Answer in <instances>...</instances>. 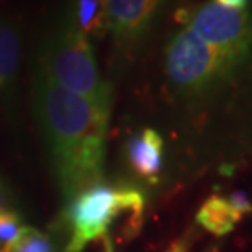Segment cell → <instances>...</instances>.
Instances as JSON below:
<instances>
[{
  "label": "cell",
  "instance_id": "1",
  "mask_svg": "<svg viewBox=\"0 0 252 252\" xmlns=\"http://www.w3.org/2000/svg\"><path fill=\"white\" fill-rule=\"evenodd\" d=\"M33 98L59 186L63 198L70 202L80 192L103 181L111 106H101L62 88L39 67Z\"/></svg>",
  "mask_w": 252,
  "mask_h": 252
},
{
  "label": "cell",
  "instance_id": "2",
  "mask_svg": "<svg viewBox=\"0 0 252 252\" xmlns=\"http://www.w3.org/2000/svg\"><path fill=\"white\" fill-rule=\"evenodd\" d=\"M39 68L62 88L101 106H111V88L99 73L93 46L68 18L44 42Z\"/></svg>",
  "mask_w": 252,
  "mask_h": 252
},
{
  "label": "cell",
  "instance_id": "3",
  "mask_svg": "<svg viewBox=\"0 0 252 252\" xmlns=\"http://www.w3.org/2000/svg\"><path fill=\"white\" fill-rule=\"evenodd\" d=\"M145 198L138 190L127 187L96 184L68 202L65 224L68 241L63 252H82L90 243L108 238L112 223L122 213L142 217Z\"/></svg>",
  "mask_w": 252,
  "mask_h": 252
},
{
  "label": "cell",
  "instance_id": "4",
  "mask_svg": "<svg viewBox=\"0 0 252 252\" xmlns=\"http://www.w3.org/2000/svg\"><path fill=\"white\" fill-rule=\"evenodd\" d=\"M234 63V59L207 44L189 28L176 33L166 51L168 77L176 87L189 91L207 88Z\"/></svg>",
  "mask_w": 252,
  "mask_h": 252
},
{
  "label": "cell",
  "instance_id": "5",
  "mask_svg": "<svg viewBox=\"0 0 252 252\" xmlns=\"http://www.w3.org/2000/svg\"><path fill=\"white\" fill-rule=\"evenodd\" d=\"M187 28L236 62L252 46V18L248 10L228 8L215 2L203 3L189 15Z\"/></svg>",
  "mask_w": 252,
  "mask_h": 252
},
{
  "label": "cell",
  "instance_id": "6",
  "mask_svg": "<svg viewBox=\"0 0 252 252\" xmlns=\"http://www.w3.org/2000/svg\"><path fill=\"white\" fill-rule=\"evenodd\" d=\"M161 0H106L108 28L122 47L133 44L157 13Z\"/></svg>",
  "mask_w": 252,
  "mask_h": 252
},
{
  "label": "cell",
  "instance_id": "7",
  "mask_svg": "<svg viewBox=\"0 0 252 252\" xmlns=\"http://www.w3.org/2000/svg\"><path fill=\"white\" fill-rule=\"evenodd\" d=\"M163 138L153 128H145L127 143V158L130 168L148 182H158L161 171Z\"/></svg>",
  "mask_w": 252,
  "mask_h": 252
},
{
  "label": "cell",
  "instance_id": "8",
  "mask_svg": "<svg viewBox=\"0 0 252 252\" xmlns=\"http://www.w3.org/2000/svg\"><path fill=\"white\" fill-rule=\"evenodd\" d=\"M20 63V37L8 20L0 18V96L13 99Z\"/></svg>",
  "mask_w": 252,
  "mask_h": 252
},
{
  "label": "cell",
  "instance_id": "9",
  "mask_svg": "<svg viewBox=\"0 0 252 252\" xmlns=\"http://www.w3.org/2000/svg\"><path fill=\"white\" fill-rule=\"evenodd\" d=\"M67 18L88 39L91 36L101 37L109 31L106 0H72Z\"/></svg>",
  "mask_w": 252,
  "mask_h": 252
},
{
  "label": "cell",
  "instance_id": "10",
  "mask_svg": "<svg viewBox=\"0 0 252 252\" xmlns=\"http://www.w3.org/2000/svg\"><path fill=\"white\" fill-rule=\"evenodd\" d=\"M195 220L207 231L217 236H224L233 231L236 223L241 220V215L231 207V203L226 198L212 195L200 207Z\"/></svg>",
  "mask_w": 252,
  "mask_h": 252
},
{
  "label": "cell",
  "instance_id": "11",
  "mask_svg": "<svg viewBox=\"0 0 252 252\" xmlns=\"http://www.w3.org/2000/svg\"><path fill=\"white\" fill-rule=\"evenodd\" d=\"M25 224L17 212H0V252H13Z\"/></svg>",
  "mask_w": 252,
  "mask_h": 252
},
{
  "label": "cell",
  "instance_id": "12",
  "mask_svg": "<svg viewBox=\"0 0 252 252\" xmlns=\"http://www.w3.org/2000/svg\"><path fill=\"white\" fill-rule=\"evenodd\" d=\"M13 252H56L51 238L36 228L25 226Z\"/></svg>",
  "mask_w": 252,
  "mask_h": 252
},
{
  "label": "cell",
  "instance_id": "13",
  "mask_svg": "<svg viewBox=\"0 0 252 252\" xmlns=\"http://www.w3.org/2000/svg\"><path fill=\"white\" fill-rule=\"evenodd\" d=\"M228 202L231 203V207L239 213L241 217H243L244 213H249L252 210V205H251L249 197L246 195L244 192H234V194L229 197Z\"/></svg>",
  "mask_w": 252,
  "mask_h": 252
},
{
  "label": "cell",
  "instance_id": "14",
  "mask_svg": "<svg viewBox=\"0 0 252 252\" xmlns=\"http://www.w3.org/2000/svg\"><path fill=\"white\" fill-rule=\"evenodd\" d=\"M218 5H223V7L228 8H236V10H246V5H248L249 0H213Z\"/></svg>",
  "mask_w": 252,
  "mask_h": 252
},
{
  "label": "cell",
  "instance_id": "15",
  "mask_svg": "<svg viewBox=\"0 0 252 252\" xmlns=\"http://www.w3.org/2000/svg\"><path fill=\"white\" fill-rule=\"evenodd\" d=\"M8 203H10L8 194H7V190H5V187L2 186V182H0V212L7 210Z\"/></svg>",
  "mask_w": 252,
  "mask_h": 252
},
{
  "label": "cell",
  "instance_id": "16",
  "mask_svg": "<svg viewBox=\"0 0 252 252\" xmlns=\"http://www.w3.org/2000/svg\"><path fill=\"white\" fill-rule=\"evenodd\" d=\"M168 252H186V248H184V244H182V243H176Z\"/></svg>",
  "mask_w": 252,
  "mask_h": 252
}]
</instances>
